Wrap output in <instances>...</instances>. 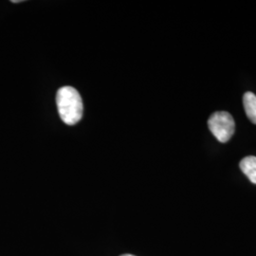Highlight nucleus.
<instances>
[{
  "instance_id": "2",
  "label": "nucleus",
  "mask_w": 256,
  "mask_h": 256,
  "mask_svg": "<svg viewBox=\"0 0 256 256\" xmlns=\"http://www.w3.org/2000/svg\"><path fill=\"white\" fill-rule=\"evenodd\" d=\"M210 133L220 142H228L234 134L236 124L229 112L218 111L210 115L208 120Z\"/></svg>"
},
{
  "instance_id": "6",
  "label": "nucleus",
  "mask_w": 256,
  "mask_h": 256,
  "mask_svg": "<svg viewBox=\"0 0 256 256\" xmlns=\"http://www.w3.org/2000/svg\"><path fill=\"white\" fill-rule=\"evenodd\" d=\"M132 256V254H122V256Z\"/></svg>"
},
{
  "instance_id": "4",
  "label": "nucleus",
  "mask_w": 256,
  "mask_h": 256,
  "mask_svg": "<svg viewBox=\"0 0 256 256\" xmlns=\"http://www.w3.org/2000/svg\"><path fill=\"white\" fill-rule=\"evenodd\" d=\"M243 104L248 120L256 124V95L252 92H246L243 96Z\"/></svg>"
},
{
  "instance_id": "3",
  "label": "nucleus",
  "mask_w": 256,
  "mask_h": 256,
  "mask_svg": "<svg viewBox=\"0 0 256 256\" xmlns=\"http://www.w3.org/2000/svg\"><path fill=\"white\" fill-rule=\"evenodd\" d=\"M239 167L241 171L247 176L250 182L256 184V156H248L244 158L240 162Z\"/></svg>"
},
{
  "instance_id": "5",
  "label": "nucleus",
  "mask_w": 256,
  "mask_h": 256,
  "mask_svg": "<svg viewBox=\"0 0 256 256\" xmlns=\"http://www.w3.org/2000/svg\"><path fill=\"white\" fill-rule=\"evenodd\" d=\"M12 3H19V2H21V0H12Z\"/></svg>"
},
{
  "instance_id": "1",
  "label": "nucleus",
  "mask_w": 256,
  "mask_h": 256,
  "mask_svg": "<svg viewBox=\"0 0 256 256\" xmlns=\"http://www.w3.org/2000/svg\"><path fill=\"white\" fill-rule=\"evenodd\" d=\"M60 118L68 126H74L82 116V101L79 92L72 86H63L56 94Z\"/></svg>"
}]
</instances>
